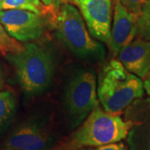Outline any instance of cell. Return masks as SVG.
<instances>
[{
  "label": "cell",
  "instance_id": "1",
  "mask_svg": "<svg viewBox=\"0 0 150 150\" xmlns=\"http://www.w3.org/2000/svg\"><path fill=\"white\" fill-rule=\"evenodd\" d=\"M98 97L106 112L118 114L143 97L144 85L136 75L126 69L119 60H111L98 78Z\"/></svg>",
  "mask_w": 150,
  "mask_h": 150
},
{
  "label": "cell",
  "instance_id": "2",
  "mask_svg": "<svg viewBox=\"0 0 150 150\" xmlns=\"http://www.w3.org/2000/svg\"><path fill=\"white\" fill-rule=\"evenodd\" d=\"M15 70L22 89L28 95L43 93L50 85L54 73V62L48 49L29 43L17 54L5 55Z\"/></svg>",
  "mask_w": 150,
  "mask_h": 150
},
{
  "label": "cell",
  "instance_id": "3",
  "mask_svg": "<svg viewBox=\"0 0 150 150\" xmlns=\"http://www.w3.org/2000/svg\"><path fill=\"white\" fill-rule=\"evenodd\" d=\"M133 126L132 121L103 111L98 105L66 144L73 149H83L118 143L128 137Z\"/></svg>",
  "mask_w": 150,
  "mask_h": 150
},
{
  "label": "cell",
  "instance_id": "4",
  "mask_svg": "<svg viewBox=\"0 0 150 150\" xmlns=\"http://www.w3.org/2000/svg\"><path fill=\"white\" fill-rule=\"evenodd\" d=\"M56 29L60 40L79 59H103V46L92 37L81 13L69 3L60 7L56 18Z\"/></svg>",
  "mask_w": 150,
  "mask_h": 150
},
{
  "label": "cell",
  "instance_id": "5",
  "mask_svg": "<svg viewBox=\"0 0 150 150\" xmlns=\"http://www.w3.org/2000/svg\"><path fill=\"white\" fill-rule=\"evenodd\" d=\"M96 77L88 70H81L69 82L65 106L73 128L79 126L98 105Z\"/></svg>",
  "mask_w": 150,
  "mask_h": 150
},
{
  "label": "cell",
  "instance_id": "6",
  "mask_svg": "<svg viewBox=\"0 0 150 150\" xmlns=\"http://www.w3.org/2000/svg\"><path fill=\"white\" fill-rule=\"evenodd\" d=\"M0 23L19 42H29L43 36L46 28L44 15L21 9L3 10Z\"/></svg>",
  "mask_w": 150,
  "mask_h": 150
},
{
  "label": "cell",
  "instance_id": "7",
  "mask_svg": "<svg viewBox=\"0 0 150 150\" xmlns=\"http://www.w3.org/2000/svg\"><path fill=\"white\" fill-rule=\"evenodd\" d=\"M91 36L108 43L111 34L112 0H73Z\"/></svg>",
  "mask_w": 150,
  "mask_h": 150
},
{
  "label": "cell",
  "instance_id": "8",
  "mask_svg": "<svg viewBox=\"0 0 150 150\" xmlns=\"http://www.w3.org/2000/svg\"><path fill=\"white\" fill-rule=\"evenodd\" d=\"M54 139L43 124L29 121L19 125L8 137L4 150H48L54 147Z\"/></svg>",
  "mask_w": 150,
  "mask_h": 150
},
{
  "label": "cell",
  "instance_id": "9",
  "mask_svg": "<svg viewBox=\"0 0 150 150\" xmlns=\"http://www.w3.org/2000/svg\"><path fill=\"white\" fill-rule=\"evenodd\" d=\"M138 17L118 0H114L112 26L108 44L115 54H118L124 47L134 41L137 35Z\"/></svg>",
  "mask_w": 150,
  "mask_h": 150
},
{
  "label": "cell",
  "instance_id": "10",
  "mask_svg": "<svg viewBox=\"0 0 150 150\" xmlns=\"http://www.w3.org/2000/svg\"><path fill=\"white\" fill-rule=\"evenodd\" d=\"M118 56L129 72L144 79L150 70V41L138 38L124 47Z\"/></svg>",
  "mask_w": 150,
  "mask_h": 150
},
{
  "label": "cell",
  "instance_id": "11",
  "mask_svg": "<svg viewBox=\"0 0 150 150\" xmlns=\"http://www.w3.org/2000/svg\"><path fill=\"white\" fill-rule=\"evenodd\" d=\"M130 150H150V117L134 124L128 135Z\"/></svg>",
  "mask_w": 150,
  "mask_h": 150
},
{
  "label": "cell",
  "instance_id": "12",
  "mask_svg": "<svg viewBox=\"0 0 150 150\" xmlns=\"http://www.w3.org/2000/svg\"><path fill=\"white\" fill-rule=\"evenodd\" d=\"M16 112V101L10 91L0 92V134L10 124Z\"/></svg>",
  "mask_w": 150,
  "mask_h": 150
},
{
  "label": "cell",
  "instance_id": "13",
  "mask_svg": "<svg viewBox=\"0 0 150 150\" xmlns=\"http://www.w3.org/2000/svg\"><path fill=\"white\" fill-rule=\"evenodd\" d=\"M2 8L3 10H27L40 15H45L49 9L41 0H2Z\"/></svg>",
  "mask_w": 150,
  "mask_h": 150
},
{
  "label": "cell",
  "instance_id": "14",
  "mask_svg": "<svg viewBox=\"0 0 150 150\" xmlns=\"http://www.w3.org/2000/svg\"><path fill=\"white\" fill-rule=\"evenodd\" d=\"M23 48L24 46L12 37L0 23V54L4 56L9 54H17L23 51Z\"/></svg>",
  "mask_w": 150,
  "mask_h": 150
},
{
  "label": "cell",
  "instance_id": "15",
  "mask_svg": "<svg viewBox=\"0 0 150 150\" xmlns=\"http://www.w3.org/2000/svg\"><path fill=\"white\" fill-rule=\"evenodd\" d=\"M137 35L150 41V0H147L137 20Z\"/></svg>",
  "mask_w": 150,
  "mask_h": 150
},
{
  "label": "cell",
  "instance_id": "16",
  "mask_svg": "<svg viewBox=\"0 0 150 150\" xmlns=\"http://www.w3.org/2000/svg\"><path fill=\"white\" fill-rule=\"evenodd\" d=\"M127 9L134 14H139L140 11L147 0H118Z\"/></svg>",
  "mask_w": 150,
  "mask_h": 150
},
{
  "label": "cell",
  "instance_id": "17",
  "mask_svg": "<svg viewBox=\"0 0 150 150\" xmlns=\"http://www.w3.org/2000/svg\"><path fill=\"white\" fill-rule=\"evenodd\" d=\"M69 0H41L43 4L51 10L59 9L63 4L69 3Z\"/></svg>",
  "mask_w": 150,
  "mask_h": 150
},
{
  "label": "cell",
  "instance_id": "18",
  "mask_svg": "<svg viewBox=\"0 0 150 150\" xmlns=\"http://www.w3.org/2000/svg\"><path fill=\"white\" fill-rule=\"evenodd\" d=\"M94 150H127V148L123 143L118 142V143H113V144L97 147Z\"/></svg>",
  "mask_w": 150,
  "mask_h": 150
},
{
  "label": "cell",
  "instance_id": "19",
  "mask_svg": "<svg viewBox=\"0 0 150 150\" xmlns=\"http://www.w3.org/2000/svg\"><path fill=\"white\" fill-rule=\"evenodd\" d=\"M48 150H90L89 148H83V149H73L69 147V145L67 144L66 143L62 144L60 145H56L53 147L52 149H49Z\"/></svg>",
  "mask_w": 150,
  "mask_h": 150
},
{
  "label": "cell",
  "instance_id": "20",
  "mask_svg": "<svg viewBox=\"0 0 150 150\" xmlns=\"http://www.w3.org/2000/svg\"><path fill=\"white\" fill-rule=\"evenodd\" d=\"M144 90H146L148 94L150 95V70L148 73V74L146 75V79L144 82Z\"/></svg>",
  "mask_w": 150,
  "mask_h": 150
},
{
  "label": "cell",
  "instance_id": "21",
  "mask_svg": "<svg viewBox=\"0 0 150 150\" xmlns=\"http://www.w3.org/2000/svg\"><path fill=\"white\" fill-rule=\"evenodd\" d=\"M4 83V74L3 70L0 69V88L3 87Z\"/></svg>",
  "mask_w": 150,
  "mask_h": 150
},
{
  "label": "cell",
  "instance_id": "22",
  "mask_svg": "<svg viewBox=\"0 0 150 150\" xmlns=\"http://www.w3.org/2000/svg\"><path fill=\"white\" fill-rule=\"evenodd\" d=\"M2 11H3V8H2V1H0V13H1Z\"/></svg>",
  "mask_w": 150,
  "mask_h": 150
},
{
  "label": "cell",
  "instance_id": "23",
  "mask_svg": "<svg viewBox=\"0 0 150 150\" xmlns=\"http://www.w3.org/2000/svg\"><path fill=\"white\" fill-rule=\"evenodd\" d=\"M0 1H2V0H0Z\"/></svg>",
  "mask_w": 150,
  "mask_h": 150
},
{
  "label": "cell",
  "instance_id": "24",
  "mask_svg": "<svg viewBox=\"0 0 150 150\" xmlns=\"http://www.w3.org/2000/svg\"><path fill=\"white\" fill-rule=\"evenodd\" d=\"M2 150H4V149H2Z\"/></svg>",
  "mask_w": 150,
  "mask_h": 150
}]
</instances>
